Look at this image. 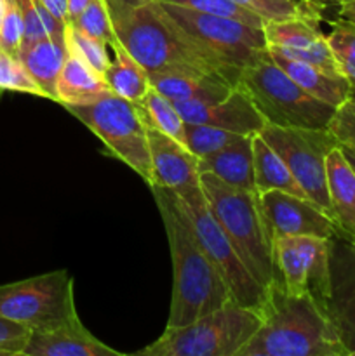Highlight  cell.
Here are the masks:
<instances>
[{
    "mask_svg": "<svg viewBox=\"0 0 355 356\" xmlns=\"http://www.w3.org/2000/svg\"><path fill=\"white\" fill-rule=\"evenodd\" d=\"M118 42L148 73L190 72L221 75L237 86V79L216 56L190 37L157 0L146 6H127L106 0Z\"/></svg>",
    "mask_w": 355,
    "mask_h": 356,
    "instance_id": "obj_1",
    "label": "cell"
},
{
    "mask_svg": "<svg viewBox=\"0 0 355 356\" xmlns=\"http://www.w3.org/2000/svg\"><path fill=\"white\" fill-rule=\"evenodd\" d=\"M162 218L173 263V296L167 327H181L232 301V292L202 249L176 193L150 186Z\"/></svg>",
    "mask_w": 355,
    "mask_h": 356,
    "instance_id": "obj_2",
    "label": "cell"
},
{
    "mask_svg": "<svg viewBox=\"0 0 355 356\" xmlns=\"http://www.w3.org/2000/svg\"><path fill=\"white\" fill-rule=\"evenodd\" d=\"M258 313L260 329L239 356H348L333 322L310 292L292 296L275 282Z\"/></svg>",
    "mask_w": 355,
    "mask_h": 356,
    "instance_id": "obj_3",
    "label": "cell"
},
{
    "mask_svg": "<svg viewBox=\"0 0 355 356\" xmlns=\"http://www.w3.org/2000/svg\"><path fill=\"white\" fill-rule=\"evenodd\" d=\"M202 190L212 214L223 226L240 259L265 289L278 282L270 235L258 191H244L212 174H200Z\"/></svg>",
    "mask_w": 355,
    "mask_h": 356,
    "instance_id": "obj_4",
    "label": "cell"
},
{
    "mask_svg": "<svg viewBox=\"0 0 355 356\" xmlns=\"http://www.w3.org/2000/svg\"><path fill=\"white\" fill-rule=\"evenodd\" d=\"M261 325L253 308L228 301L221 308L181 327H166L162 336L138 355L145 356H239Z\"/></svg>",
    "mask_w": 355,
    "mask_h": 356,
    "instance_id": "obj_5",
    "label": "cell"
},
{
    "mask_svg": "<svg viewBox=\"0 0 355 356\" xmlns=\"http://www.w3.org/2000/svg\"><path fill=\"white\" fill-rule=\"evenodd\" d=\"M239 83L249 92L267 124L278 127L327 129L336 106L317 99L303 90L270 54L240 72Z\"/></svg>",
    "mask_w": 355,
    "mask_h": 356,
    "instance_id": "obj_6",
    "label": "cell"
},
{
    "mask_svg": "<svg viewBox=\"0 0 355 356\" xmlns=\"http://www.w3.org/2000/svg\"><path fill=\"white\" fill-rule=\"evenodd\" d=\"M65 108L103 141L115 159L131 167L148 184L152 183L146 122L138 104L108 92L90 103L65 104Z\"/></svg>",
    "mask_w": 355,
    "mask_h": 356,
    "instance_id": "obj_7",
    "label": "cell"
},
{
    "mask_svg": "<svg viewBox=\"0 0 355 356\" xmlns=\"http://www.w3.org/2000/svg\"><path fill=\"white\" fill-rule=\"evenodd\" d=\"M0 315L31 332L58 329L79 318L73 278L66 270L0 285Z\"/></svg>",
    "mask_w": 355,
    "mask_h": 356,
    "instance_id": "obj_8",
    "label": "cell"
},
{
    "mask_svg": "<svg viewBox=\"0 0 355 356\" xmlns=\"http://www.w3.org/2000/svg\"><path fill=\"white\" fill-rule=\"evenodd\" d=\"M159 3L194 40L216 56L235 75L237 82L246 66L253 65L261 56L267 54L263 28L173 3Z\"/></svg>",
    "mask_w": 355,
    "mask_h": 356,
    "instance_id": "obj_9",
    "label": "cell"
},
{
    "mask_svg": "<svg viewBox=\"0 0 355 356\" xmlns=\"http://www.w3.org/2000/svg\"><path fill=\"white\" fill-rule=\"evenodd\" d=\"M260 136L284 160L306 197L333 219L326 160L331 149L338 146L334 136L327 129L278 127L274 124H265Z\"/></svg>",
    "mask_w": 355,
    "mask_h": 356,
    "instance_id": "obj_10",
    "label": "cell"
},
{
    "mask_svg": "<svg viewBox=\"0 0 355 356\" xmlns=\"http://www.w3.org/2000/svg\"><path fill=\"white\" fill-rule=\"evenodd\" d=\"M178 200H180L184 214L190 219V225L197 235L198 242H200L202 249L228 285L233 301L260 312L265 299H267V289L251 275L244 261L240 259L232 240L228 238L223 226L212 214L207 198L191 202V204L181 200L180 197H178Z\"/></svg>",
    "mask_w": 355,
    "mask_h": 356,
    "instance_id": "obj_11",
    "label": "cell"
},
{
    "mask_svg": "<svg viewBox=\"0 0 355 356\" xmlns=\"http://www.w3.org/2000/svg\"><path fill=\"white\" fill-rule=\"evenodd\" d=\"M274 261L278 282L289 294L310 292L324 308L329 296V238L275 236Z\"/></svg>",
    "mask_w": 355,
    "mask_h": 356,
    "instance_id": "obj_12",
    "label": "cell"
},
{
    "mask_svg": "<svg viewBox=\"0 0 355 356\" xmlns=\"http://www.w3.org/2000/svg\"><path fill=\"white\" fill-rule=\"evenodd\" d=\"M324 312L348 356H355V236L341 229L329 238V296Z\"/></svg>",
    "mask_w": 355,
    "mask_h": 356,
    "instance_id": "obj_13",
    "label": "cell"
},
{
    "mask_svg": "<svg viewBox=\"0 0 355 356\" xmlns=\"http://www.w3.org/2000/svg\"><path fill=\"white\" fill-rule=\"evenodd\" d=\"M146 134H148L150 160H152L150 186L167 188L188 204L204 200L205 195L200 183L198 156L194 155L187 145L171 138L153 125L146 124Z\"/></svg>",
    "mask_w": 355,
    "mask_h": 356,
    "instance_id": "obj_14",
    "label": "cell"
},
{
    "mask_svg": "<svg viewBox=\"0 0 355 356\" xmlns=\"http://www.w3.org/2000/svg\"><path fill=\"white\" fill-rule=\"evenodd\" d=\"M319 21L320 16H299L268 21L263 26L267 49L285 58L319 66L334 75H341L331 52L327 37L320 30Z\"/></svg>",
    "mask_w": 355,
    "mask_h": 356,
    "instance_id": "obj_15",
    "label": "cell"
},
{
    "mask_svg": "<svg viewBox=\"0 0 355 356\" xmlns=\"http://www.w3.org/2000/svg\"><path fill=\"white\" fill-rule=\"evenodd\" d=\"M260 202L271 238L282 235L331 238L340 232L336 222L308 198L287 191L270 190L260 193Z\"/></svg>",
    "mask_w": 355,
    "mask_h": 356,
    "instance_id": "obj_16",
    "label": "cell"
},
{
    "mask_svg": "<svg viewBox=\"0 0 355 356\" xmlns=\"http://www.w3.org/2000/svg\"><path fill=\"white\" fill-rule=\"evenodd\" d=\"M174 104L187 124L211 125L240 136L260 134L267 124L253 97L240 83H237L223 99L181 101Z\"/></svg>",
    "mask_w": 355,
    "mask_h": 356,
    "instance_id": "obj_17",
    "label": "cell"
},
{
    "mask_svg": "<svg viewBox=\"0 0 355 356\" xmlns=\"http://www.w3.org/2000/svg\"><path fill=\"white\" fill-rule=\"evenodd\" d=\"M23 356H122L86 329L80 318L58 329L31 332Z\"/></svg>",
    "mask_w": 355,
    "mask_h": 356,
    "instance_id": "obj_18",
    "label": "cell"
},
{
    "mask_svg": "<svg viewBox=\"0 0 355 356\" xmlns=\"http://www.w3.org/2000/svg\"><path fill=\"white\" fill-rule=\"evenodd\" d=\"M148 76L150 86L173 103L223 99L235 87L221 75H202V73L178 72V70L148 73Z\"/></svg>",
    "mask_w": 355,
    "mask_h": 356,
    "instance_id": "obj_19",
    "label": "cell"
},
{
    "mask_svg": "<svg viewBox=\"0 0 355 356\" xmlns=\"http://www.w3.org/2000/svg\"><path fill=\"white\" fill-rule=\"evenodd\" d=\"M17 58L23 61L35 82L42 87L47 99L56 101V83L68 58L65 31L21 45Z\"/></svg>",
    "mask_w": 355,
    "mask_h": 356,
    "instance_id": "obj_20",
    "label": "cell"
},
{
    "mask_svg": "<svg viewBox=\"0 0 355 356\" xmlns=\"http://www.w3.org/2000/svg\"><path fill=\"white\" fill-rule=\"evenodd\" d=\"M198 169L200 174H212L233 188L258 191L254 183L253 136H242L239 141L232 143L226 148L198 159Z\"/></svg>",
    "mask_w": 355,
    "mask_h": 356,
    "instance_id": "obj_21",
    "label": "cell"
},
{
    "mask_svg": "<svg viewBox=\"0 0 355 356\" xmlns=\"http://www.w3.org/2000/svg\"><path fill=\"white\" fill-rule=\"evenodd\" d=\"M275 65L281 66L303 90L312 94L317 99L324 101L333 106H341L352 96V86L348 80L341 75L326 72V70L313 66L310 63L298 61V59L285 58L277 52L268 51Z\"/></svg>",
    "mask_w": 355,
    "mask_h": 356,
    "instance_id": "obj_22",
    "label": "cell"
},
{
    "mask_svg": "<svg viewBox=\"0 0 355 356\" xmlns=\"http://www.w3.org/2000/svg\"><path fill=\"white\" fill-rule=\"evenodd\" d=\"M326 165L334 222L341 232L355 236V169L340 145L331 149Z\"/></svg>",
    "mask_w": 355,
    "mask_h": 356,
    "instance_id": "obj_23",
    "label": "cell"
},
{
    "mask_svg": "<svg viewBox=\"0 0 355 356\" xmlns=\"http://www.w3.org/2000/svg\"><path fill=\"white\" fill-rule=\"evenodd\" d=\"M111 92L100 72L87 65L84 59L68 51L65 65L56 83V103L82 104L90 103L104 94Z\"/></svg>",
    "mask_w": 355,
    "mask_h": 356,
    "instance_id": "obj_24",
    "label": "cell"
},
{
    "mask_svg": "<svg viewBox=\"0 0 355 356\" xmlns=\"http://www.w3.org/2000/svg\"><path fill=\"white\" fill-rule=\"evenodd\" d=\"M110 49L113 51V59L103 73L104 82L111 92L138 104L152 87L148 72L118 40Z\"/></svg>",
    "mask_w": 355,
    "mask_h": 356,
    "instance_id": "obj_25",
    "label": "cell"
},
{
    "mask_svg": "<svg viewBox=\"0 0 355 356\" xmlns=\"http://www.w3.org/2000/svg\"><path fill=\"white\" fill-rule=\"evenodd\" d=\"M253 155H254V183L258 193L270 190L287 191L298 197L308 198L294 176L291 174L284 160L274 152L270 145L260 134L253 136ZM310 200V198H308Z\"/></svg>",
    "mask_w": 355,
    "mask_h": 356,
    "instance_id": "obj_26",
    "label": "cell"
},
{
    "mask_svg": "<svg viewBox=\"0 0 355 356\" xmlns=\"http://www.w3.org/2000/svg\"><path fill=\"white\" fill-rule=\"evenodd\" d=\"M138 108L146 124L153 125L159 131L166 132L167 136L184 145V125H187V122L183 120L173 101L157 92L153 87H150L146 96L138 103Z\"/></svg>",
    "mask_w": 355,
    "mask_h": 356,
    "instance_id": "obj_27",
    "label": "cell"
},
{
    "mask_svg": "<svg viewBox=\"0 0 355 356\" xmlns=\"http://www.w3.org/2000/svg\"><path fill=\"white\" fill-rule=\"evenodd\" d=\"M233 2L260 16L265 23L299 16H320L324 10V7L313 0H233Z\"/></svg>",
    "mask_w": 355,
    "mask_h": 356,
    "instance_id": "obj_28",
    "label": "cell"
},
{
    "mask_svg": "<svg viewBox=\"0 0 355 356\" xmlns=\"http://www.w3.org/2000/svg\"><path fill=\"white\" fill-rule=\"evenodd\" d=\"M331 31L326 35L331 52L340 73L355 89V24L345 19L331 21Z\"/></svg>",
    "mask_w": 355,
    "mask_h": 356,
    "instance_id": "obj_29",
    "label": "cell"
},
{
    "mask_svg": "<svg viewBox=\"0 0 355 356\" xmlns=\"http://www.w3.org/2000/svg\"><path fill=\"white\" fill-rule=\"evenodd\" d=\"M242 138L235 132L223 131V129L211 127V125L200 124H187L184 125V145L198 159L212 155L219 149L226 148L232 143L239 141Z\"/></svg>",
    "mask_w": 355,
    "mask_h": 356,
    "instance_id": "obj_30",
    "label": "cell"
},
{
    "mask_svg": "<svg viewBox=\"0 0 355 356\" xmlns=\"http://www.w3.org/2000/svg\"><path fill=\"white\" fill-rule=\"evenodd\" d=\"M6 90L47 97L42 87L30 75L23 61L16 54H10L0 47V92H6Z\"/></svg>",
    "mask_w": 355,
    "mask_h": 356,
    "instance_id": "obj_31",
    "label": "cell"
},
{
    "mask_svg": "<svg viewBox=\"0 0 355 356\" xmlns=\"http://www.w3.org/2000/svg\"><path fill=\"white\" fill-rule=\"evenodd\" d=\"M65 38L70 52L79 56L80 59H84L87 65L93 66L96 72L103 75L111 61L110 56H108V44L93 37V35H87L86 31L79 30L73 24L65 26Z\"/></svg>",
    "mask_w": 355,
    "mask_h": 356,
    "instance_id": "obj_32",
    "label": "cell"
},
{
    "mask_svg": "<svg viewBox=\"0 0 355 356\" xmlns=\"http://www.w3.org/2000/svg\"><path fill=\"white\" fill-rule=\"evenodd\" d=\"M66 24H73L79 30L86 31L87 35L100 38L110 47L111 44L118 40L115 33L113 21H111L110 10H108L106 0H90L89 6L84 9V13L75 21Z\"/></svg>",
    "mask_w": 355,
    "mask_h": 356,
    "instance_id": "obj_33",
    "label": "cell"
},
{
    "mask_svg": "<svg viewBox=\"0 0 355 356\" xmlns=\"http://www.w3.org/2000/svg\"><path fill=\"white\" fill-rule=\"evenodd\" d=\"M157 2L173 3V6H181L187 7V9L198 10V13L214 14V16L232 17V19H239L256 28H263L267 24L260 16L244 9L242 6H239L233 0H157Z\"/></svg>",
    "mask_w": 355,
    "mask_h": 356,
    "instance_id": "obj_34",
    "label": "cell"
},
{
    "mask_svg": "<svg viewBox=\"0 0 355 356\" xmlns=\"http://www.w3.org/2000/svg\"><path fill=\"white\" fill-rule=\"evenodd\" d=\"M23 16H21L17 0H6V13H3L2 28H0V47L17 56L23 45Z\"/></svg>",
    "mask_w": 355,
    "mask_h": 356,
    "instance_id": "obj_35",
    "label": "cell"
},
{
    "mask_svg": "<svg viewBox=\"0 0 355 356\" xmlns=\"http://www.w3.org/2000/svg\"><path fill=\"white\" fill-rule=\"evenodd\" d=\"M327 131L334 136L340 146H355V99L345 101L336 108Z\"/></svg>",
    "mask_w": 355,
    "mask_h": 356,
    "instance_id": "obj_36",
    "label": "cell"
},
{
    "mask_svg": "<svg viewBox=\"0 0 355 356\" xmlns=\"http://www.w3.org/2000/svg\"><path fill=\"white\" fill-rule=\"evenodd\" d=\"M31 330L0 315V356H23Z\"/></svg>",
    "mask_w": 355,
    "mask_h": 356,
    "instance_id": "obj_37",
    "label": "cell"
},
{
    "mask_svg": "<svg viewBox=\"0 0 355 356\" xmlns=\"http://www.w3.org/2000/svg\"><path fill=\"white\" fill-rule=\"evenodd\" d=\"M59 23L66 24L68 21V10H66V0H38Z\"/></svg>",
    "mask_w": 355,
    "mask_h": 356,
    "instance_id": "obj_38",
    "label": "cell"
},
{
    "mask_svg": "<svg viewBox=\"0 0 355 356\" xmlns=\"http://www.w3.org/2000/svg\"><path fill=\"white\" fill-rule=\"evenodd\" d=\"M334 9H336V16L340 19L350 21L355 24V0H336Z\"/></svg>",
    "mask_w": 355,
    "mask_h": 356,
    "instance_id": "obj_39",
    "label": "cell"
},
{
    "mask_svg": "<svg viewBox=\"0 0 355 356\" xmlns=\"http://www.w3.org/2000/svg\"><path fill=\"white\" fill-rule=\"evenodd\" d=\"M89 3L90 0H66V10H68V21H66V23L75 21Z\"/></svg>",
    "mask_w": 355,
    "mask_h": 356,
    "instance_id": "obj_40",
    "label": "cell"
},
{
    "mask_svg": "<svg viewBox=\"0 0 355 356\" xmlns=\"http://www.w3.org/2000/svg\"><path fill=\"white\" fill-rule=\"evenodd\" d=\"M341 149H343L345 156H347L348 162H350L352 167L355 169V146H341Z\"/></svg>",
    "mask_w": 355,
    "mask_h": 356,
    "instance_id": "obj_41",
    "label": "cell"
},
{
    "mask_svg": "<svg viewBox=\"0 0 355 356\" xmlns=\"http://www.w3.org/2000/svg\"><path fill=\"white\" fill-rule=\"evenodd\" d=\"M120 2L127 3V6H134V7H139V6H146V3L153 2V0H120Z\"/></svg>",
    "mask_w": 355,
    "mask_h": 356,
    "instance_id": "obj_42",
    "label": "cell"
},
{
    "mask_svg": "<svg viewBox=\"0 0 355 356\" xmlns=\"http://www.w3.org/2000/svg\"><path fill=\"white\" fill-rule=\"evenodd\" d=\"M313 2L319 3L320 7H324V9H326V7H334L336 0H313Z\"/></svg>",
    "mask_w": 355,
    "mask_h": 356,
    "instance_id": "obj_43",
    "label": "cell"
},
{
    "mask_svg": "<svg viewBox=\"0 0 355 356\" xmlns=\"http://www.w3.org/2000/svg\"><path fill=\"white\" fill-rule=\"evenodd\" d=\"M3 13H6V0H0V28H2Z\"/></svg>",
    "mask_w": 355,
    "mask_h": 356,
    "instance_id": "obj_44",
    "label": "cell"
},
{
    "mask_svg": "<svg viewBox=\"0 0 355 356\" xmlns=\"http://www.w3.org/2000/svg\"><path fill=\"white\" fill-rule=\"evenodd\" d=\"M350 97H354V99H355V89H352V96Z\"/></svg>",
    "mask_w": 355,
    "mask_h": 356,
    "instance_id": "obj_45",
    "label": "cell"
}]
</instances>
